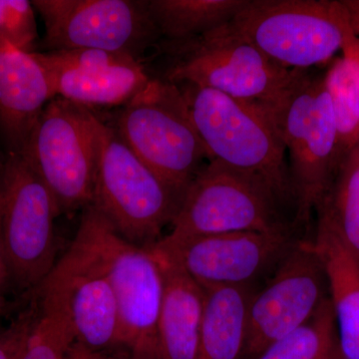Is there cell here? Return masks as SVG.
Instances as JSON below:
<instances>
[{
    "instance_id": "22",
    "label": "cell",
    "mask_w": 359,
    "mask_h": 359,
    "mask_svg": "<svg viewBox=\"0 0 359 359\" xmlns=\"http://www.w3.org/2000/svg\"><path fill=\"white\" fill-rule=\"evenodd\" d=\"M359 257V155L354 147L340 163L334 182L316 209Z\"/></svg>"
},
{
    "instance_id": "6",
    "label": "cell",
    "mask_w": 359,
    "mask_h": 359,
    "mask_svg": "<svg viewBox=\"0 0 359 359\" xmlns=\"http://www.w3.org/2000/svg\"><path fill=\"white\" fill-rule=\"evenodd\" d=\"M121 108L111 126L139 159L185 196L209 155L181 90L151 77Z\"/></svg>"
},
{
    "instance_id": "26",
    "label": "cell",
    "mask_w": 359,
    "mask_h": 359,
    "mask_svg": "<svg viewBox=\"0 0 359 359\" xmlns=\"http://www.w3.org/2000/svg\"><path fill=\"white\" fill-rule=\"evenodd\" d=\"M30 311L6 327L0 328V359H20L32 328Z\"/></svg>"
},
{
    "instance_id": "21",
    "label": "cell",
    "mask_w": 359,
    "mask_h": 359,
    "mask_svg": "<svg viewBox=\"0 0 359 359\" xmlns=\"http://www.w3.org/2000/svg\"><path fill=\"white\" fill-rule=\"evenodd\" d=\"M340 147L346 156L359 139V39L344 50L325 74Z\"/></svg>"
},
{
    "instance_id": "4",
    "label": "cell",
    "mask_w": 359,
    "mask_h": 359,
    "mask_svg": "<svg viewBox=\"0 0 359 359\" xmlns=\"http://www.w3.org/2000/svg\"><path fill=\"white\" fill-rule=\"evenodd\" d=\"M183 199L98 117L91 205L120 236L135 245L152 247L171 226Z\"/></svg>"
},
{
    "instance_id": "28",
    "label": "cell",
    "mask_w": 359,
    "mask_h": 359,
    "mask_svg": "<svg viewBox=\"0 0 359 359\" xmlns=\"http://www.w3.org/2000/svg\"><path fill=\"white\" fill-rule=\"evenodd\" d=\"M66 359H121L115 358L109 353H97V351H90L81 344H74L70 346L68 351ZM129 359V358H128Z\"/></svg>"
},
{
    "instance_id": "16",
    "label": "cell",
    "mask_w": 359,
    "mask_h": 359,
    "mask_svg": "<svg viewBox=\"0 0 359 359\" xmlns=\"http://www.w3.org/2000/svg\"><path fill=\"white\" fill-rule=\"evenodd\" d=\"M313 238L327 271L340 358L359 359V257L320 215Z\"/></svg>"
},
{
    "instance_id": "25",
    "label": "cell",
    "mask_w": 359,
    "mask_h": 359,
    "mask_svg": "<svg viewBox=\"0 0 359 359\" xmlns=\"http://www.w3.org/2000/svg\"><path fill=\"white\" fill-rule=\"evenodd\" d=\"M0 37L21 51L35 52L39 33L32 1L0 0Z\"/></svg>"
},
{
    "instance_id": "9",
    "label": "cell",
    "mask_w": 359,
    "mask_h": 359,
    "mask_svg": "<svg viewBox=\"0 0 359 359\" xmlns=\"http://www.w3.org/2000/svg\"><path fill=\"white\" fill-rule=\"evenodd\" d=\"M97 121L89 108L55 97L42 111L23 156L55 201L59 214L91 205Z\"/></svg>"
},
{
    "instance_id": "23",
    "label": "cell",
    "mask_w": 359,
    "mask_h": 359,
    "mask_svg": "<svg viewBox=\"0 0 359 359\" xmlns=\"http://www.w3.org/2000/svg\"><path fill=\"white\" fill-rule=\"evenodd\" d=\"M250 359H341L330 299L302 327Z\"/></svg>"
},
{
    "instance_id": "13",
    "label": "cell",
    "mask_w": 359,
    "mask_h": 359,
    "mask_svg": "<svg viewBox=\"0 0 359 359\" xmlns=\"http://www.w3.org/2000/svg\"><path fill=\"white\" fill-rule=\"evenodd\" d=\"M330 299L325 264L313 235L309 236L297 243L252 297L245 359L302 327Z\"/></svg>"
},
{
    "instance_id": "17",
    "label": "cell",
    "mask_w": 359,
    "mask_h": 359,
    "mask_svg": "<svg viewBox=\"0 0 359 359\" xmlns=\"http://www.w3.org/2000/svg\"><path fill=\"white\" fill-rule=\"evenodd\" d=\"M153 252L159 261L164 278V294L158 325V339L163 358L200 359L205 290L176 264L154 250Z\"/></svg>"
},
{
    "instance_id": "1",
    "label": "cell",
    "mask_w": 359,
    "mask_h": 359,
    "mask_svg": "<svg viewBox=\"0 0 359 359\" xmlns=\"http://www.w3.org/2000/svg\"><path fill=\"white\" fill-rule=\"evenodd\" d=\"M168 238L237 231L313 233L292 191L209 161L184 196Z\"/></svg>"
},
{
    "instance_id": "11",
    "label": "cell",
    "mask_w": 359,
    "mask_h": 359,
    "mask_svg": "<svg viewBox=\"0 0 359 359\" xmlns=\"http://www.w3.org/2000/svg\"><path fill=\"white\" fill-rule=\"evenodd\" d=\"M311 235L237 231L181 240L163 237L152 248L203 290H259L297 243Z\"/></svg>"
},
{
    "instance_id": "14",
    "label": "cell",
    "mask_w": 359,
    "mask_h": 359,
    "mask_svg": "<svg viewBox=\"0 0 359 359\" xmlns=\"http://www.w3.org/2000/svg\"><path fill=\"white\" fill-rule=\"evenodd\" d=\"M35 292L65 313L76 344L105 353L122 347L121 323L112 285L101 266L76 241L73 240Z\"/></svg>"
},
{
    "instance_id": "30",
    "label": "cell",
    "mask_w": 359,
    "mask_h": 359,
    "mask_svg": "<svg viewBox=\"0 0 359 359\" xmlns=\"http://www.w3.org/2000/svg\"><path fill=\"white\" fill-rule=\"evenodd\" d=\"M4 160L2 159L1 157H0V171H1L2 167H4Z\"/></svg>"
},
{
    "instance_id": "2",
    "label": "cell",
    "mask_w": 359,
    "mask_h": 359,
    "mask_svg": "<svg viewBox=\"0 0 359 359\" xmlns=\"http://www.w3.org/2000/svg\"><path fill=\"white\" fill-rule=\"evenodd\" d=\"M263 105L287 151L302 218L311 224L344 158L325 74L302 70L282 96Z\"/></svg>"
},
{
    "instance_id": "19",
    "label": "cell",
    "mask_w": 359,
    "mask_h": 359,
    "mask_svg": "<svg viewBox=\"0 0 359 359\" xmlns=\"http://www.w3.org/2000/svg\"><path fill=\"white\" fill-rule=\"evenodd\" d=\"M205 290L200 359H245L252 287Z\"/></svg>"
},
{
    "instance_id": "20",
    "label": "cell",
    "mask_w": 359,
    "mask_h": 359,
    "mask_svg": "<svg viewBox=\"0 0 359 359\" xmlns=\"http://www.w3.org/2000/svg\"><path fill=\"white\" fill-rule=\"evenodd\" d=\"M248 0H147L161 41L195 39L235 18Z\"/></svg>"
},
{
    "instance_id": "5",
    "label": "cell",
    "mask_w": 359,
    "mask_h": 359,
    "mask_svg": "<svg viewBox=\"0 0 359 359\" xmlns=\"http://www.w3.org/2000/svg\"><path fill=\"white\" fill-rule=\"evenodd\" d=\"M231 25L276 65L308 70L358 36L344 1L248 0Z\"/></svg>"
},
{
    "instance_id": "29",
    "label": "cell",
    "mask_w": 359,
    "mask_h": 359,
    "mask_svg": "<svg viewBox=\"0 0 359 359\" xmlns=\"http://www.w3.org/2000/svg\"><path fill=\"white\" fill-rule=\"evenodd\" d=\"M129 359H164L160 346L145 347L129 353Z\"/></svg>"
},
{
    "instance_id": "27",
    "label": "cell",
    "mask_w": 359,
    "mask_h": 359,
    "mask_svg": "<svg viewBox=\"0 0 359 359\" xmlns=\"http://www.w3.org/2000/svg\"><path fill=\"white\" fill-rule=\"evenodd\" d=\"M11 285H13V278H11V269H9L8 262L2 245L1 235H0V314L6 309L7 290Z\"/></svg>"
},
{
    "instance_id": "10",
    "label": "cell",
    "mask_w": 359,
    "mask_h": 359,
    "mask_svg": "<svg viewBox=\"0 0 359 359\" xmlns=\"http://www.w3.org/2000/svg\"><path fill=\"white\" fill-rule=\"evenodd\" d=\"M57 205L23 155L7 154L0 171V235L13 283L35 292L56 264Z\"/></svg>"
},
{
    "instance_id": "31",
    "label": "cell",
    "mask_w": 359,
    "mask_h": 359,
    "mask_svg": "<svg viewBox=\"0 0 359 359\" xmlns=\"http://www.w3.org/2000/svg\"><path fill=\"white\" fill-rule=\"evenodd\" d=\"M355 148H356V150H358V155H359V139H358V143H356Z\"/></svg>"
},
{
    "instance_id": "3",
    "label": "cell",
    "mask_w": 359,
    "mask_h": 359,
    "mask_svg": "<svg viewBox=\"0 0 359 359\" xmlns=\"http://www.w3.org/2000/svg\"><path fill=\"white\" fill-rule=\"evenodd\" d=\"M231 22L195 39L160 41L158 46L167 65L162 76L158 77L175 85L216 90L249 102L276 101L302 70L276 65Z\"/></svg>"
},
{
    "instance_id": "15",
    "label": "cell",
    "mask_w": 359,
    "mask_h": 359,
    "mask_svg": "<svg viewBox=\"0 0 359 359\" xmlns=\"http://www.w3.org/2000/svg\"><path fill=\"white\" fill-rule=\"evenodd\" d=\"M53 98L39 52L21 51L0 37V133L7 154L25 153L35 124Z\"/></svg>"
},
{
    "instance_id": "12",
    "label": "cell",
    "mask_w": 359,
    "mask_h": 359,
    "mask_svg": "<svg viewBox=\"0 0 359 359\" xmlns=\"http://www.w3.org/2000/svg\"><path fill=\"white\" fill-rule=\"evenodd\" d=\"M49 51L91 48L122 52L140 60L159 44L147 0H34ZM141 61V60H140Z\"/></svg>"
},
{
    "instance_id": "8",
    "label": "cell",
    "mask_w": 359,
    "mask_h": 359,
    "mask_svg": "<svg viewBox=\"0 0 359 359\" xmlns=\"http://www.w3.org/2000/svg\"><path fill=\"white\" fill-rule=\"evenodd\" d=\"M74 241L95 259L112 285L122 347L131 353L159 346L164 278L152 248L123 238L91 205L83 210Z\"/></svg>"
},
{
    "instance_id": "24",
    "label": "cell",
    "mask_w": 359,
    "mask_h": 359,
    "mask_svg": "<svg viewBox=\"0 0 359 359\" xmlns=\"http://www.w3.org/2000/svg\"><path fill=\"white\" fill-rule=\"evenodd\" d=\"M32 328L20 359H66L74 337L65 313L55 304L37 294Z\"/></svg>"
},
{
    "instance_id": "18",
    "label": "cell",
    "mask_w": 359,
    "mask_h": 359,
    "mask_svg": "<svg viewBox=\"0 0 359 359\" xmlns=\"http://www.w3.org/2000/svg\"><path fill=\"white\" fill-rule=\"evenodd\" d=\"M43 63L50 77L54 96L89 108L124 106L151 79L141 61L126 65L75 69Z\"/></svg>"
},
{
    "instance_id": "7",
    "label": "cell",
    "mask_w": 359,
    "mask_h": 359,
    "mask_svg": "<svg viewBox=\"0 0 359 359\" xmlns=\"http://www.w3.org/2000/svg\"><path fill=\"white\" fill-rule=\"evenodd\" d=\"M177 86L185 97L209 161L259 177L295 194L287 151L263 104L195 85Z\"/></svg>"
}]
</instances>
